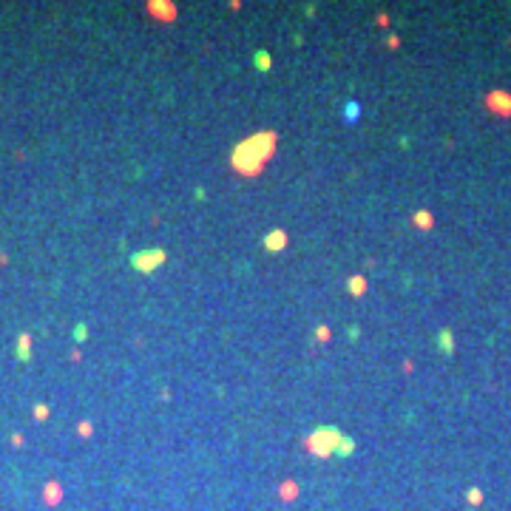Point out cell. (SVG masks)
I'll list each match as a JSON object with an SVG mask.
<instances>
[{
	"label": "cell",
	"instance_id": "cell-1",
	"mask_svg": "<svg viewBox=\"0 0 511 511\" xmlns=\"http://www.w3.org/2000/svg\"><path fill=\"white\" fill-rule=\"evenodd\" d=\"M279 145V133L276 131H256L247 140H241L230 153V165L241 176H256L261 173V168L270 162V156L276 153Z\"/></svg>",
	"mask_w": 511,
	"mask_h": 511
},
{
	"label": "cell",
	"instance_id": "cell-2",
	"mask_svg": "<svg viewBox=\"0 0 511 511\" xmlns=\"http://www.w3.org/2000/svg\"><path fill=\"white\" fill-rule=\"evenodd\" d=\"M341 440H344V435H341L335 426H318V429H312V435L307 438V449H310L312 454H318V458H330V454L338 451Z\"/></svg>",
	"mask_w": 511,
	"mask_h": 511
},
{
	"label": "cell",
	"instance_id": "cell-3",
	"mask_svg": "<svg viewBox=\"0 0 511 511\" xmlns=\"http://www.w3.org/2000/svg\"><path fill=\"white\" fill-rule=\"evenodd\" d=\"M165 261H168V253L162 250V247L140 250V253H133V256H131V267L137 273H153V270H159Z\"/></svg>",
	"mask_w": 511,
	"mask_h": 511
},
{
	"label": "cell",
	"instance_id": "cell-4",
	"mask_svg": "<svg viewBox=\"0 0 511 511\" xmlns=\"http://www.w3.org/2000/svg\"><path fill=\"white\" fill-rule=\"evenodd\" d=\"M264 247L270 253H279V250H284L287 247V233L284 230H270L264 236Z\"/></svg>",
	"mask_w": 511,
	"mask_h": 511
},
{
	"label": "cell",
	"instance_id": "cell-5",
	"mask_svg": "<svg viewBox=\"0 0 511 511\" xmlns=\"http://www.w3.org/2000/svg\"><path fill=\"white\" fill-rule=\"evenodd\" d=\"M148 9H151L153 14H159V17H165V20H171L173 14H176V9L168 6V3H148Z\"/></svg>",
	"mask_w": 511,
	"mask_h": 511
},
{
	"label": "cell",
	"instance_id": "cell-6",
	"mask_svg": "<svg viewBox=\"0 0 511 511\" xmlns=\"http://www.w3.org/2000/svg\"><path fill=\"white\" fill-rule=\"evenodd\" d=\"M438 344H440V349H443V355H451V349H454V341H451V332H449V330H440Z\"/></svg>",
	"mask_w": 511,
	"mask_h": 511
},
{
	"label": "cell",
	"instance_id": "cell-7",
	"mask_svg": "<svg viewBox=\"0 0 511 511\" xmlns=\"http://www.w3.org/2000/svg\"><path fill=\"white\" fill-rule=\"evenodd\" d=\"M366 290V281L361 279V276H355V279H349V292H355V295H361V292Z\"/></svg>",
	"mask_w": 511,
	"mask_h": 511
},
{
	"label": "cell",
	"instance_id": "cell-8",
	"mask_svg": "<svg viewBox=\"0 0 511 511\" xmlns=\"http://www.w3.org/2000/svg\"><path fill=\"white\" fill-rule=\"evenodd\" d=\"M352 449H355V443H352L349 438H344V440H341V446H338V451H335V458H346Z\"/></svg>",
	"mask_w": 511,
	"mask_h": 511
},
{
	"label": "cell",
	"instance_id": "cell-9",
	"mask_svg": "<svg viewBox=\"0 0 511 511\" xmlns=\"http://www.w3.org/2000/svg\"><path fill=\"white\" fill-rule=\"evenodd\" d=\"M256 66L267 71V68H270V54H267V51H259V54H256Z\"/></svg>",
	"mask_w": 511,
	"mask_h": 511
},
{
	"label": "cell",
	"instance_id": "cell-10",
	"mask_svg": "<svg viewBox=\"0 0 511 511\" xmlns=\"http://www.w3.org/2000/svg\"><path fill=\"white\" fill-rule=\"evenodd\" d=\"M46 500H48V503H57V500H60V486H48V491H46Z\"/></svg>",
	"mask_w": 511,
	"mask_h": 511
},
{
	"label": "cell",
	"instance_id": "cell-11",
	"mask_svg": "<svg viewBox=\"0 0 511 511\" xmlns=\"http://www.w3.org/2000/svg\"><path fill=\"white\" fill-rule=\"evenodd\" d=\"M281 497H287V500H292V497H295V483H287V486H281Z\"/></svg>",
	"mask_w": 511,
	"mask_h": 511
},
{
	"label": "cell",
	"instance_id": "cell-12",
	"mask_svg": "<svg viewBox=\"0 0 511 511\" xmlns=\"http://www.w3.org/2000/svg\"><path fill=\"white\" fill-rule=\"evenodd\" d=\"M415 222H418V225H423V227H429V225H432L429 213H415Z\"/></svg>",
	"mask_w": 511,
	"mask_h": 511
},
{
	"label": "cell",
	"instance_id": "cell-13",
	"mask_svg": "<svg viewBox=\"0 0 511 511\" xmlns=\"http://www.w3.org/2000/svg\"><path fill=\"white\" fill-rule=\"evenodd\" d=\"M17 355H20V358H26V355H29V335H23V338H20V352H17Z\"/></svg>",
	"mask_w": 511,
	"mask_h": 511
},
{
	"label": "cell",
	"instance_id": "cell-14",
	"mask_svg": "<svg viewBox=\"0 0 511 511\" xmlns=\"http://www.w3.org/2000/svg\"><path fill=\"white\" fill-rule=\"evenodd\" d=\"M315 335H318V341H327V338H330V330H327V327H318Z\"/></svg>",
	"mask_w": 511,
	"mask_h": 511
},
{
	"label": "cell",
	"instance_id": "cell-15",
	"mask_svg": "<svg viewBox=\"0 0 511 511\" xmlns=\"http://www.w3.org/2000/svg\"><path fill=\"white\" fill-rule=\"evenodd\" d=\"M34 415H37V418H46L48 409H46V406H37V409H34Z\"/></svg>",
	"mask_w": 511,
	"mask_h": 511
},
{
	"label": "cell",
	"instance_id": "cell-16",
	"mask_svg": "<svg viewBox=\"0 0 511 511\" xmlns=\"http://www.w3.org/2000/svg\"><path fill=\"white\" fill-rule=\"evenodd\" d=\"M346 117H358V105H349V108H346Z\"/></svg>",
	"mask_w": 511,
	"mask_h": 511
},
{
	"label": "cell",
	"instance_id": "cell-17",
	"mask_svg": "<svg viewBox=\"0 0 511 511\" xmlns=\"http://www.w3.org/2000/svg\"><path fill=\"white\" fill-rule=\"evenodd\" d=\"M469 500L471 503H480V491H469Z\"/></svg>",
	"mask_w": 511,
	"mask_h": 511
}]
</instances>
